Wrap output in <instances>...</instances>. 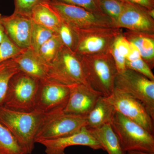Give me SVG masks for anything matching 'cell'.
Segmentation results:
<instances>
[{"mask_svg":"<svg viewBox=\"0 0 154 154\" xmlns=\"http://www.w3.org/2000/svg\"><path fill=\"white\" fill-rule=\"evenodd\" d=\"M80 56L88 85L105 97L111 95L114 90L117 70L110 52Z\"/></svg>","mask_w":154,"mask_h":154,"instance_id":"6da1fadb","label":"cell"},{"mask_svg":"<svg viewBox=\"0 0 154 154\" xmlns=\"http://www.w3.org/2000/svg\"><path fill=\"white\" fill-rule=\"evenodd\" d=\"M43 113L38 111L22 112L0 107V123L17 139L26 154H31L35 147V137Z\"/></svg>","mask_w":154,"mask_h":154,"instance_id":"7a4b0ae2","label":"cell"},{"mask_svg":"<svg viewBox=\"0 0 154 154\" xmlns=\"http://www.w3.org/2000/svg\"><path fill=\"white\" fill-rule=\"evenodd\" d=\"M110 124L125 152L154 153V135L140 125L116 111Z\"/></svg>","mask_w":154,"mask_h":154,"instance_id":"3957f363","label":"cell"},{"mask_svg":"<svg viewBox=\"0 0 154 154\" xmlns=\"http://www.w3.org/2000/svg\"><path fill=\"white\" fill-rule=\"evenodd\" d=\"M40 81L19 71L9 82L3 106L22 112L35 111Z\"/></svg>","mask_w":154,"mask_h":154,"instance_id":"277c9868","label":"cell"},{"mask_svg":"<svg viewBox=\"0 0 154 154\" xmlns=\"http://www.w3.org/2000/svg\"><path fill=\"white\" fill-rule=\"evenodd\" d=\"M63 110L43 113L35 137V142L68 136L87 126V116L68 114Z\"/></svg>","mask_w":154,"mask_h":154,"instance_id":"5b68a950","label":"cell"},{"mask_svg":"<svg viewBox=\"0 0 154 154\" xmlns=\"http://www.w3.org/2000/svg\"><path fill=\"white\" fill-rule=\"evenodd\" d=\"M47 77L50 81L68 86L88 85L83 72L81 56L64 46L48 64Z\"/></svg>","mask_w":154,"mask_h":154,"instance_id":"8992f818","label":"cell"},{"mask_svg":"<svg viewBox=\"0 0 154 154\" xmlns=\"http://www.w3.org/2000/svg\"><path fill=\"white\" fill-rule=\"evenodd\" d=\"M114 89L128 94L140 101L154 120V81L140 73L126 69L117 73Z\"/></svg>","mask_w":154,"mask_h":154,"instance_id":"52a82bcc","label":"cell"},{"mask_svg":"<svg viewBox=\"0 0 154 154\" xmlns=\"http://www.w3.org/2000/svg\"><path fill=\"white\" fill-rule=\"evenodd\" d=\"M49 3L61 21L72 28H116L111 19L103 13L93 12L81 7L55 1H50Z\"/></svg>","mask_w":154,"mask_h":154,"instance_id":"ba28073f","label":"cell"},{"mask_svg":"<svg viewBox=\"0 0 154 154\" xmlns=\"http://www.w3.org/2000/svg\"><path fill=\"white\" fill-rule=\"evenodd\" d=\"M78 42L75 52L80 56L109 52L122 29L115 28H75Z\"/></svg>","mask_w":154,"mask_h":154,"instance_id":"9c48e42d","label":"cell"},{"mask_svg":"<svg viewBox=\"0 0 154 154\" xmlns=\"http://www.w3.org/2000/svg\"><path fill=\"white\" fill-rule=\"evenodd\" d=\"M107 101L119 112L154 135V120L143 104L129 94L114 89Z\"/></svg>","mask_w":154,"mask_h":154,"instance_id":"30bf717a","label":"cell"},{"mask_svg":"<svg viewBox=\"0 0 154 154\" xmlns=\"http://www.w3.org/2000/svg\"><path fill=\"white\" fill-rule=\"evenodd\" d=\"M69 94V86L49 80L40 81L35 111L46 113L63 110Z\"/></svg>","mask_w":154,"mask_h":154,"instance_id":"8fae6325","label":"cell"},{"mask_svg":"<svg viewBox=\"0 0 154 154\" xmlns=\"http://www.w3.org/2000/svg\"><path fill=\"white\" fill-rule=\"evenodd\" d=\"M115 27L137 32L154 34V19L148 10L137 5L125 3L124 8Z\"/></svg>","mask_w":154,"mask_h":154,"instance_id":"7c38bea8","label":"cell"},{"mask_svg":"<svg viewBox=\"0 0 154 154\" xmlns=\"http://www.w3.org/2000/svg\"><path fill=\"white\" fill-rule=\"evenodd\" d=\"M68 101L63 110L68 114L87 116L101 96L91 86L80 84L69 86Z\"/></svg>","mask_w":154,"mask_h":154,"instance_id":"4fadbf2b","label":"cell"},{"mask_svg":"<svg viewBox=\"0 0 154 154\" xmlns=\"http://www.w3.org/2000/svg\"><path fill=\"white\" fill-rule=\"evenodd\" d=\"M36 143L44 146L46 154H65V149L72 146H86L94 150H103L102 146L86 127L68 136L55 139L42 140Z\"/></svg>","mask_w":154,"mask_h":154,"instance_id":"5bb4252c","label":"cell"},{"mask_svg":"<svg viewBox=\"0 0 154 154\" xmlns=\"http://www.w3.org/2000/svg\"><path fill=\"white\" fill-rule=\"evenodd\" d=\"M5 33L11 41L22 48L31 46L33 22L29 16L14 12L8 16H3Z\"/></svg>","mask_w":154,"mask_h":154,"instance_id":"9a60e30c","label":"cell"},{"mask_svg":"<svg viewBox=\"0 0 154 154\" xmlns=\"http://www.w3.org/2000/svg\"><path fill=\"white\" fill-rule=\"evenodd\" d=\"M20 71L39 81L48 79V64L31 47L24 48L13 58Z\"/></svg>","mask_w":154,"mask_h":154,"instance_id":"2e32d148","label":"cell"},{"mask_svg":"<svg viewBox=\"0 0 154 154\" xmlns=\"http://www.w3.org/2000/svg\"><path fill=\"white\" fill-rule=\"evenodd\" d=\"M127 40L136 46L142 57L151 69L154 67V34L128 30L122 31Z\"/></svg>","mask_w":154,"mask_h":154,"instance_id":"e0dca14e","label":"cell"},{"mask_svg":"<svg viewBox=\"0 0 154 154\" xmlns=\"http://www.w3.org/2000/svg\"><path fill=\"white\" fill-rule=\"evenodd\" d=\"M116 110L107 101L106 97L99 98L93 109L87 116V126L88 129L99 128L112 121Z\"/></svg>","mask_w":154,"mask_h":154,"instance_id":"ac0fdd59","label":"cell"},{"mask_svg":"<svg viewBox=\"0 0 154 154\" xmlns=\"http://www.w3.org/2000/svg\"><path fill=\"white\" fill-rule=\"evenodd\" d=\"M88 130L102 146L103 150L107 151L108 154H126L110 123L99 128Z\"/></svg>","mask_w":154,"mask_h":154,"instance_id":"d6986e66","label":"cell"},{"mask_svg":"<svg viewBox=\"0 0 154 154\" xmlns=\"http://www.w3.org/2000/svg\"><path fill=\"white\" fill-rule=\"evenodd\" d=\"M30 17L33 23L44 26L56 33L61 23L59 17L49 2L39 3L34 6Z\"/></svg>","mask_w":154,"mask_h":154,"instance_id":"ffe728a7","label":"cell"},{"mask_svg":"<svg viewBox=\"0 0 154 154\" xmlns=\"http://www.w3.org/2000/svg\"><path fill=\"white\" fill-rule=\"evenodd\" d=\"M131 43L122 34L117 36L113 42L110 52L113 59L117 73H121L126 69L125 60L130 52Z\"/></svg>","mask_w":154,"mask_h":154,"instance_id":"44dd1931","label":"cell"},{"mask_svg":"<svg viewBox=\"0 0 154 154\" xmlns=\"http://www.w3.org/2000/svg\"><path fill=\"white\" fill-rule=\"evenodd\" d=\"M130 50L125 60L126 69L140 73L154 81V75L152 70L149 68L142 57L137 48L131 43Z\"/></svg>","mask_w":154,"mask_h":154,"instance_id":"7402d4cb","label":"cell"},{"mask_svg":"<svg viewBox=\"0 0 154 154\" xmlns=\"http://www.w3.org/2000/svg\"><path fill=\"white\" fill-rule=\"evenodd\" d=\"M19 71L13 59L0 63V107L3 106L11 78Z\"/></svg>","mask_w":154,"mask_h":154,"instance_id":"603a6c76","label":"cell"},{"mask_svg":"<svg viewBox=\"0 0 154 154\" xmlns=\"http://www.w3.org/2000/svg\"><path fill=\"white\" fill-rule=\"evenodd\" d=\"M0 154H26L11 131L1 123Z\"/></svg>","mask_w":154,"mask_h":154,"instance_id":"cb8c5ba5","label":"cell"},{"mask_svg":"<svg viewBox=\"0 0 154 154\" xmlns=\"http://www.w3.org/2000/svg\"><path fill=\"white\" fill-rule=\"evenodd\" d=\"M63 46L59 36L56 33L42 45L38 50V55L48 64L55 58Z\"/></svg>","mask_w":154,"mask_h":154,"instance_id":"d4e9b609","label":"cell"},{"mask_svg":"<svg viewBox=\"0 0 154 154\" xmlns=\"http://www.w3.org/2000/svg\"><path fill=\"white\" fill-rule=\"evenodd\" d=\"M56 33L53 30L33 22L30 47L38 54L42 45Z\"/></svg>","mask_w":154,"mask_h":154,"instance_id":"484cf974","label":"cell"},{"mask_svg":"<svg viewBox=\"0 0 154 154\" xmlns=\"http://www.w3.org/2000/svg\"><path fill=\"white\" fill-rule=\"evenodd\" d=\"M98 2L102 13L111 19L115 27L125 2L122 0H98Z\"/></svg>","mask_w":154,"mask_h":154,"instance_id":"4316f807","label":"cell"},{"mask_svg":"<svg viewBox=\"0 0 154 154\" xmlns=\"http://www.w3.org/2000/svg\"><path fill=\"white\" fill-rule=\"evenodd\" d=\"M57 33L63 46L75 52L78 42V36L74 28L61 21Z\"/></svg>","mask_w":154,"mask_h":154,"instance_id":"83f0119b","label":"cell"},{"mask_svg":"<svg viewBox=\"0 0 154 154\" xmlns=\"http://www.w3.org/2000/svg\"><path fill=\"white\" fill-rule=\"evenodd\" d=\"M5 34L0 43V63L12 59L19 55L22 51Z\"/></svg>","mask_w":154,"mask_h":154,"instance_id":"f1b7e54d","label":"cell"},{"mask_svg":"<svg viewBox=\"0 0 154 154\" xmlns=\"http://www.w3.org/2000/svg\"><path fill=\"white\" fill-rule=\"evenodd\" d=\"M51 0H14V12L30 17L31 11L34 6L39 3L49 2Z\"/></svg>","mask_w":154,"mask_h":154,"instance_id":"f546056e","label":"cell"},{"mask_svg":"<svg viewBox=\"0 0 154 154\" xmlns=\"http://www.w3.org/2000/svg\"><path fill=\"white\" fill-rule=\"evenodd\" d=\"M51 1L78 6L93 12L103 13L99 8L98 0H51Z\"/></svg>","mask_w":154,"mask_h":154,"instance_id":"4dcf8cb0","label":"cell"},{"mask_svg":"<svg viewBox=\"0 0 154 154\" xmlns=\"http://www.w3.org/2000/svg\"><path fill=\"white\" fill-rule=\"evenodd\" d=\"M125 2L143 7L148 10L154 9V0H122Z\"/></svg>","mask_w":154,"mask_h":154,"instance_id":"1f68e13d","label":"cell"},{"mask_svg":"<svg viewBox=\"0 0 154 154\" xmlns=\"http://www.w3.org/2000/svg\"><path fill=\"white\" fill-rule=\"evenodd\" d=\"M2 17L3 15L0 14V43L2 41L5 34L3 24Z\"/></svg>","mask_w":154,"mask_h":154,"instance_id":"d6a6232c","label":"cell"},{"mask_svg":"<svg viewBox=\"0 0 154 154\" xmlns=\"http://www.w3.org/2000/svg\"><path fill=\"white\" fill-rule=\"evenodd\" d=\"M128 154H154V153H151L145 152L135 151H131L127 152Z\"/></svg>","mask_w":154,"mask_h":154,"instance_id":"836d02e7","label":"cell"}]
</instances>
